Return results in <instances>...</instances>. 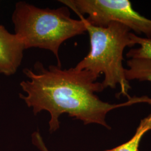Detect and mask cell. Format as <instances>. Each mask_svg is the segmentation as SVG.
<instances>
[{
    "label": "cell",
    "instance_id": "obj_1",
    "mask_svg": "<svg viewBox=\"0 0 151 151\" xmlns=\"http://www.w3.org/2000/svg\"><path fill=\"white\" fill-rule=\"evenodd\" d=\"M34 68L23 70L28 80L22 81L20 85L26 95L19 96L35 115L48 111L52 133L60 128L59 118L63 114L85 124H100L109 129L105 121L109 111L139 103L151 105V98L146 96L131 97L127 102L116 104L101 101L95 93L104 90L102 83L96 81L99 76L89 70L75 67L62 69L58 65L45 68L40 62H36Z\"/></svg>",
    "mask_w": 151,
    "mask_h": 151
},
{
    "label": "cell",
    "instance_id": "obj_2",
    "mask_svg": "<svg viewBox=\"0 0 151 151\" xmlns=\"http://www.w3.org/2000/svg\"><path fill=\"white\" fill-rule=\"evenodd\" d=\"M15 34L22 39L25 49H47L52 52L61 66L60 45L65 40L87 32L82 18L70 17L67 6L56 9H41L24 1L15 5L12 15Z\"/></svg>",
    "mask_w": 151,
    "mask_h": 151
},
{
    "label": "cell",
    "instance_id": "obj_3",
    "mask_svg": "<svg viewBox=\"0 0 151 151\" xmlns=\"http://www.w3.org/2000/svg\"><path fill=\"white\" fill-rule=\"evenodd\" d=\"M79 17L86 25L90 50L75 68L89 70L98 76L103 74L104 78L101 83L104 89H114L119 86V96L131 98L128 93L131 86L126 78L123 64L124 49L135 45L130 37V29L117 22H112L106 27H97L89 24L85 17Z\"/></svg>",
    "mask_w": 151,
    "mask_h": 151
},
{
    "label": "cell",
    "instance_id": "obj_4",
    "mask_svg": "<svg viewBox=\"0 0 151 151\" xmlns=\"http://www.w3.org/2000/svg\"><path fill=\"white\" fill-rule=\"evenodd\" d=\"M60 2L84 16L87 22L97 27H106L117 22L138 34L151 39V20L135 11L129 0H60Z\"/></svg>",
    "mask_w": 151,
    "mask_h": 151
},
{
    "label": "cell",
    "instance_id": "obj_5",
    "mask_svg": "<svg viewBox=\"0 0 151 151\" xmlns=\"http://www.w3.org/2000/svg\"><path fill=\"white\" fill-rule=\"evenodd\" d=\"M25 49L20 38L0 24V74H15L21 65Z\"/></svg>",
    "mask_w": 151,
    "mask_h": 151
},
{
    "label": "cell",
    "instance_id": "obj_6",
    "mask_svg": "<svg viewBox=\"0 0 151 151\" xmlns=\"http://www.w3.org/2000/svg\"><path fill=\"white\" fill-rule=\"evenodd\" d=\"M125 75L128 81L138 80L151 82V59L131 58L127 61Z\"/></svg>",
    "mask_w": 151,
    "mask_h": 151
},
{
    "label": "cell",
    "instance_id": "obj_7",
    "mask_svg": "<svg viewBox=\"0 0 151 151\" xmlns=\"http://www.w3.org/2000/svg\"><path fill=\"white\" fill-rule=\"evenodd\" d=\"M151 130V113L140 121L134 135L127 142L105 151H138L140 140L147 132Z\"/></svg>",
    "mask_w": 151,
    "mask_h": 151
},
{
    "label": "cell",
    "instance_id": "obj_8",
    "mask_svg": "<svg viewBox=\"0 0 151 151\" xmlns=\"http://www.w3.org/2000/svg\"><path fill=\"white\" fill-rule=\"evenodd\" d=\"M130 37L135 45H139V47L130 49L129 52L126 54L127 57L129 59H151V38H142L132 32H130Z\"/></svg>",
    "mask_w": 151,
    "mask_h": 151
},
{
    "label": "cell",
    "instance_id": "obj_9",
    "mask_svg": "<svg viewBox=\"0 0 151 151\" xmlns=\"http://www.w3.org/2000/svg\"><path fill=\"white\" fill-rule=\"evenodd\" d=\"M34 137H36V139H37V142L38 143V146H39V147L40 148V150L42 151H48V150H47L46 148L45 147V146H44L43 145V143L42 142V140H39V135L38 133H35L34 134Z\"/></svg>",
    "mask_w": 151,
    "mask_h": 151
}]
</instances>
